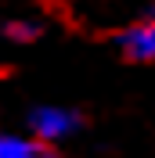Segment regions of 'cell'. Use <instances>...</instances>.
I'll list each match as a JSON object with an SVG mask.
<instances>
[{
  "instance_id": "3",
  "label": "cell",
  "mask_w": 155,
  "mask_h": 158,
  "mask_svg": "<svg viewBox=\"0 0 155 158\" xmlns=\"http://www.w3.org/2000/svg\"><path fill=\"white\" fill-rule=\"evenodd\" d=\"M0 158H54L40 140H25V137H11L0 133Z\"/></svg>"
},
{
  "instance_id": "4",
  "label": "cell",
  "mask_w": 155,
  "mask_h": 158,
  "mask_svg": "<svg viewBox=\"0 0 155 158\" xmlns=\"http://www.w3.org/2000/svg\"><path fill=\"white\" fill-rule=\"evenodd\" d=\"M36 32H40V29L33 25V22H7V25H4V36H7V40H22V43L33 40Z\"/></svg>"
},
{
  "instance_id": "1",
  "label": "cell",
  "mask_w": 155,
  "mask_h": 158,
  "mask_svg": "<svg viewBox=\"0 0 155 158\" xmlns=\"http://www.w3.org/2000/svg\"><path fill=\"white\" fill-rule=\"evenodd\" d=\"M29 129H33V137H36L40 144L61 140V137H69V133L79 129V115L72 108H54V104H47V108H33L29 111Z\"/></svg>"
},
{
  "instance_id": "2",
  "label": "cell",
  "mask_w": 155,
  "mask_h": 158,
  "mask_svg": "<svg viewBox=\"0 0 155 158\" xmlns=\"http://www.w3.org/2000/svg\"><path fill=\"white\" fill-rule=\"evenodd\" d=\"M119 50L130 61H155V18H144L119 32Z\"/></svg>"
},
{
  "instance_id": "5",
  "label": "cell",
  "mask_w": 155,
  "mask_h": 158,
  "mask_svg": "<svg viewBox=\"0 0 155 158\" xmlns=\"http://www.w3.org/2000/svg\"><path fill=\"white\" fill-rule=\"evenodd\" d=\"M152 18H155V7H152Z\"/></svg>"
}]
</instances>
